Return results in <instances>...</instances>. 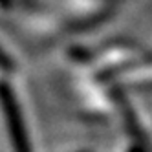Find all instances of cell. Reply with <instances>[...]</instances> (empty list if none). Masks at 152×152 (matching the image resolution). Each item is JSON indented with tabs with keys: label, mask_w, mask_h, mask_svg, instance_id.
<instances>
[{
	"label": "cell",
	"mask_w": 152,
	"mask_h": 152,
	"mask_svg": "<svg viewBox=\"0 0 152 152\" xmlns=\"http://www.w3.org/2000/svg\"><path fill=\"white\" fill-rule=\"evenodd\" d=\"M0 99H2L4 114H6L7 125H9V136H11L15 152H31L29 139H28V134H26V126H24V121H22V115H20L18 108L15 104L13 95L9 94V90L0 88Z\"/></svg>",
	"instance_id": "1"
}]
</instances>
